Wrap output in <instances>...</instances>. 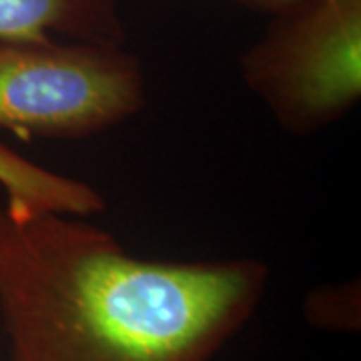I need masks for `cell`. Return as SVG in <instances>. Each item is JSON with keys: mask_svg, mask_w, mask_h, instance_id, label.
<instances>
[{"mask_svg": "<svg viewBox=\"0 0 361 361\" xmlns=\"http://www.w3.org/2000/svg\"><path fill=\"white\" fill-rule=\"evenodd\" d=\"M235 2L243 4V6L251 8V11H259V13L273 14V13H279V11H283L285 6L293 4V2H297V0H235Z\"/></svg>", "mask_w": 361, "mask_h": 361, "instance_id": "52a82bcc", "label": "cell"}, {"mask_svg": "<svg viewBox=\"0 0 361 361\" xmlns=\"http://www.w3.org/2000/svg\"><path fill=\"white\" fill-rule=\"evenodd\" d=\"M56 37L123 44L115 0H0V44H40Z\"/></svg>", "mask_w": 361, "mask_h": 361, "instance_id": "277c9868", "label": "cell"}, {"mask_svg": "<svg viewBox=\"0 0 361 361\" xmlns=\"http://www.w3.org/2000/svg\"><path fill=\"white\" fill-rule=\"evenodd\" d=\"M269 275L249 257H137L89 217L0 209L6 361H215Z\"/></svg>", "mask_w": 361, "mask_h": 361, "instance_id": "6da1fadb", "label": "cell"}, {"mask_svg": "<svg viewBox=\"0 0 361 361\" xmlns=\"http://www.w3.org/2000/svg\"><path fill=\"white\" fill-rule=\"evenodd\" d=\"M303 317L311 327L334 334L361 329V285L357 279L323 283L303 299Z\"/></svg>", "mask_w": 361, "mask_h": 361, "instance_id": "8992f818", "label": "cell"}, {"mask_svg": "<svg viewBox=\"0 0 361 361\" xmlns=\"http://www.w3.org/2000/svg\"><path fill=\"white\" fill-rule=\"evenodd\" d=\"M0 189L4 209L16 215L65 213L90 217L104 207L97 189L28 161L0 142Z\"/></svg>", "mask_w": 361, "mask_h": 361, "instance_id": "5b68a950", "label": "cell"}, {"mask_svg": "<svg viewBox=\"0 0 361 361\" xmlns=\"http://www.w3.org/2000/svg\"><path fill=\"white\" fill-rule=\"evenodd\" d=\"M145 106V71L123 44H0V130L25 141H78L115 129Z\"/></svg>", "mask_w": 361, "mask_h": 361, "instance_id": "7a4b0ae2", "label": "cell"}, {"mask_svg": "<svg viewBox=\"0 0 361 361\" xmlns=\"http://www.w3.org/2000/svg\"><path fill=\"white\" fill-rule=\"evenodd\" d=\"M241 78L293 137L329 129L361 97V0H297L241 59Z\"/></svg>", "mask_w": 361, "mask_h": 361, "instance_id": "3957f363", "label": "cell"}]
</instances>
